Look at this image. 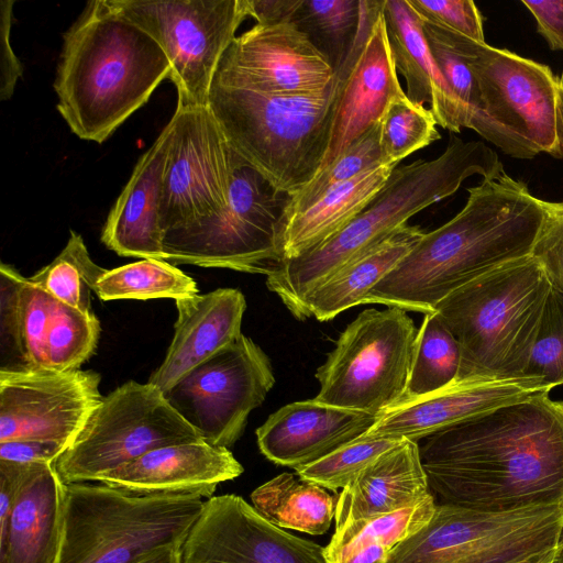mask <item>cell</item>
I'll use <instances>...</instances> for the list:
<instances>
[{
	"mask_svg": "<svg viewBox=\"0 0 563 563\" xmlns=\"http://www.w3.org/2000/svg\"><path fill=\"white\" fill-rule=\"evenodd\" d=\"M252 506L271 523L312 536L325 533L335 515L325 488L282 473L251 494Z\"/></svg>",
	"mask_w": 563,
	"mask_h": 563,
	"instance_id": "30",
	"label": "cell"
},
{
	"mask_svg": "<svg viewBox=\"0 0 563 563\" xmlns=\"http://www.w3.org/2000/svg\"><path fill=\"white\" fill-rule=\"evenodd\" d=\"M430 109L413 103L406 93L394 98L379 120L383 165L398 166L413 152L441 139Z\"/></svg>",
	"mask_w": 563,
	"mask_h": 563,
	"instance_id": "36",
	"label": "cell"
},
{
	"mask_svg": "<svg viewBox=\"0 0 563 563\" xmlns=\"http://www.w3.org/2000/svg\"><path fill=\"white\" fill-rule=\"evenodd\" d=\"M552 288L532 255L464 285L433 309L461 347L456 380L522 377Z\"/></svg>",
	"mask_w": 563,
	"mask_h": 563,
	"instance_id": "5",
	"label": "cell"
},
{
	"mask_svg": "<svg viewBox=\"0 0 563 563\" xmlns=\"http://www.w3.org/2000/svg\"><path fill=\"white\" fill-rule=\"evenodd\" d=\"M274 383L268 356L242 334L190 371L164 396L202 441L230 449Z\"/></svg>",
	"mask_w": 563,
	"mask_h": 563,
	"instance_id": "14",
	"label": "cell"
},
{
	"mask_svg": "<svg viewBox=\"0 0 563 563\" xmlns=\"http://www.w3.org/2000/svg\"><path fill=\"white\" fill-rule=\"evenodd\" d=\"M563 539V504L487 511L437 504L431 520L394 547L386 563H522Z\"/></svg>",
	"mask_w": 563,
	"mask_h": 563,
	"instance_id": "10",
	"label": "cell"
},
{
	"mask_svg": "<svg viewBox=\"0 0 563 563\" xmlns=\"http://www.w3.org/2000/svg\"><path fill=\"white\" fill-rule=\"evenodd\" d=\"M522 563H563V543L551 553Z\"/></svg>",
	"mask_w": 563,
	"mask_h": 563,
	"instance_id": "51",
	"label": "cell"
},
{
	"mask_svg": "<svg viewBox=\"0 0 563 563\" xmlns=\"http://www.w3.org/2000/svg\"><path fill=\"white\" fill-rule=\"evenodd\" d=\"M206 498L140 495L98 482L66 485L56 563H133L156 548L184 544Z\"/></svg>",
	"mask_w": 563,
	"mask_h": 563,
	"instance_id": "7",
	"label": "cell"
},
{
	"mask_svg": "<svg viewBox=\"0 0 563 563\" xmlns=\"http://www.w3.org/2000/svg\"><path fill=\"white\" fill-rule=\"evenodd\" d=\"M159 44L114 9L93 0L64 34L54 88L74 134L102 143L170 74Z\"/></svg>",
	"mask_w": 563,
	"mask_h": 563,
	"instance_id": "3",
	"label": "cell"
},
{
	"mask_svg": "<svg viewBox=\"0 0 563 563\" xmlns=\"http://www.w3.org/2000/svg\"><path fill=\"white\" fill-rule=\"evenodd\" d=\"M168 137L165 125L139 158L103 225L101 242L120 256L163 260L158 201Z\"/></svg>",
	"mask_w": 563,
	"mask_h": 563,
	"instance_id": "25",
	"label": "cell"
},
{
	"mask_svg": "<svg viewBox=\"0 0 563 563\" xmlns=\"http://www.w3.org/2000/svg\"><path fill=\"white\" fill-rule=\"evenodd\" d=\"M336 101V78L313 95L274 96L212 82L208 108L229 146L278 192L291 196L321 169Z\"/></svg>",
	"mask_w": 563,
	"mask_h": 563,
	"instance_id": "6",
	"label": "cell"
},
{
	"mask_svg": "<svg viewBox=\"0 0 563 563\" xmlns=\"http://www.w3.org/2000/svg\"><path fill=\"white\" fill-rule=\"evenodd\" d=\"M230 147V146H229ZM228 206L163 235V260L173 264L273 274L283 263L278 233L288 195L278 192L231 147Z\"/></svg>",
	"mask_w": 563,
	"mask_h": 563,
	"instance_id": "9",
	"label": "cell"
},
{
	"mask_svg": "<svg viewBox=\"0 0 563 563\" xmlns=\"http://www.w3.org/2000/svg\"><path fill=\"white\" fill-rule=\"evenodd\" d=\"M504 174V165L492 147L451 134L439 157L397 166L346 227L317 247L283 262L267 276L266 285L296 317L313 288L408 223L416 213L455 194L466 178L481 175L493 179Z\"/></svg>",
	"mask_w": 563,
	"mask_h": 563,
	"instance_id": "4",
	"label": "cell"
},
{
	"mask_svg": "<svg viewBox=\"0 0 563 563\" xmlns=\"http://www.w3.org/2000/svg\"><path fill=\"white\" fill-rule=\"evenodd\" d=\"M421 20L485 43L484 18L472 0H407Z\"/></svg>",
	"mask_w": 563,
	"mask_h": 563,
	"instance_id": "42",
	"label": "cell"
},
{
	"mask_svg": "<svg viewBox=\"0 0 563 563\" xmlns=\"http://www.w3.org/2000/svg\"><path fill=\"white\" fill-rule=\"evenodd\" d=\"M335 71L292 22L256 23L235 36L223 53L213 82L274 96L327 90Z\"/></svg>",
	"mask_w": 563,
	"mask_h": 563,
	"instance_id": "17",
	"label": "cell"
},
{
	"mask_svg": "<svg viewBox=\"0 0 563 563\" xmlns=\"http://www.w3.org/2000/svg\"><path fill=\"white\" fill-rule=\"evenodd\" d=\"M166 125L169 137L158 201L163 235L222 211L233 170L229 144L208 106L177 101Z\"/></svg>",
	"mask_w": 563,
	"mask_h": 563,
	"instance_id": "15",
	"label": "cell"
},
{
	"mask_svg": "<svg viewBox=\"0 0 563 563\" xmlns=\"http://www.w3.org/2000/svg\"><path fill=\"white\" fill-rule=\"evenodd\" d=\"M197 441L159 388L130 380L103 397L54 466L66 485L99 482L152 450Z\"/></svg>",
	"mask_w": 563,
	"mask_h": 563,
	"instance_id": "12",
	"label": "cell"
},
{
	"mask_svg": "<svg viewBox=\"0 0 563 563\" xmlns=\"http://www.w3.org/2000/svg\"><path fill=\"white\" fill-rule=\"evenodd\" d=\"M100 330L95 313H85L55 299L46 336L44 368L78 369L95 354Z\"/></svg>",
	"mask_w": 563,
	"mask_h": 563,
	"instance_id": "37",
	"label": "cell"
},
{
	"mask_svg": "<svg viewBox=\"0 0 563 563\" xmlns=\"http://www.w3.org/2000/svg\"><path fill=\"white\" fill-rule=\"evenodd\" d=\"M397 166L378 165L339 185L305 211L280 222L283 262L317 247L346 227L378 194Z\"/></svg>",
	"mask_w": 563,
	"mask_h": 563,
	"instance_id": "29",
	"label": "cell"
},
{
	"mask_svg": "<svg viewBox=\"0 0 563 563\" xmlns=\"http://www.w3.org/2000/svg\"><path fill=\"white\" fill-rule=\"evenodd\" d=\"M178 317L173 340L162 364L148 383L163 393L169 390L190 371L242 335L246 301L236 288L175 300Z\"/></svg>",
	"mask_w": 563,
	"mask_h": 563,
	"instance_id": "23",
	"label": "cell"
},
{
	"mask_svg": "<svg viewBox=\"0 0 563 563\" xmlns=\"http://www.w3.org/2000/svg\"><path fill=\"white\" fill-rule=\"evenodd\" d=\"M523 376L563 386V292L552 285Z\"/></svg>",
	"mask_w": 563,
	"mask_h": 563,
	"instance_id": "41",
	"label": "cell"
},
{
	"mask_svg": "<svg viewBox=\"0 0 563 563\" xmlns=\"http://www.w3.org/2000/svg\"><path fill=\"white\" fill-rule=\"evenodd\" d=\"M95 371L0 369V442L49 440L68 446L103 397Z\"/></svg>",
	"mask_w": 563,
	"mask_h": 563,
	"instance_id": "16",
	"label": "cell"
},
{
	"mask_svg": "<svg viewBox=\"0 0 563 563\" xmlns=\"http://www.w3.org/2000/svg\"><path fill=\"white\" fill-rule=\"evenodd\" d=\"M362 12L354 46L335 73L336 101L331 139L320 172L379 122L394 98L405 93L387 38L383 0H362Z\"/></svg>",
	"mask_w": 563,
	"mask_h": 563,
	"instance_id": "19",
	"label": "cell"
},
{
	"mask_svg": "<svg viewBox=\"0 0 563 563\" xmlns=\"http://www.w3.org/2000/svg\"><path fill=\"white\" fill-rule=\"evenodd\" d=\"M299 0H246L249 16L260 24L290 22Z\"/></svg>",
	"mask_w": 563,
	"mask_h": 563,
	"instance_id": "48",
	"label": "cell"
},
{
	"mask_svg": "<svg viewBox=\"0 0 563 563\" xmlns=\"http://www.w3.org/2000/svg\"><path fill=\"white\" fill-rule=\"evenodd\" d=\"M170 63L177 101L207 106L219 62L249 16L246 0H109Z\"/></svg>",
	"mask_w": 563,
	"mask_h": 563,
	"instance_id": "13",
	"label": "cell"
},
{
	"mask_svg": "<svg viewBox=\"0 0 563 563\" xmlns=\"http://www.w3.org/2000/svg\"><path fill=\"white\" fill-rule=\"evenodd\" d=\"M421 22L431 54L460 103L464 128L473 130L483 110L476 77L464 55L452 41L450 32L430 22L423 20Z\"/></svg>",
	"mask_w": 563,
	"mask_h": 563,
	"instance_id": "39",
	"label": "cell"
},
{
	"mask_svg": "<svg viewBox=\"0 0 563 563\" xmlns=\"http://www.w3.org/2000/svg\"><path fill=\"white\" fill-rule=\"evenodd\" d=\"M401 440L358 438L310 464L296 468V475L302 481L336 492L343 489L364 467Z\"/></svg>",
	"mask_w": 563,
	"mask_h": 563,
	"instance_id": "40",
	"label": "cell"
},
{
	"mask_svg": "<svg viewBox=\"0 0 563 563\" xmlns=\"http://www.w3.org/2000/svg\"><path fill=\"white\" fill-rule=\"evenodd\" d=\"M450 32L473 70L483 110L473 131L506 155L563 159V77L542 63Z\"/></svg>",
	"mask_w": 563,
	"mask_h": 563,
	"instance_id": "8",
	"label": "cell"
},
{
	"mask_svg": "<svg viewBox=\"0 0 563 563\" xmlns=\"http://www.w3.org/2000/svg\"><path fill=\"white\" fill-rule=\"evenodd\" d=\"M533 15L538 33L552 51H563V0H522Z\"/></svg>",
	"mask_w": 563,
	"mask_h": 563,
	"instance_id": "46",
	"label": "cell"
},
{
	"mask_svg": "<svg viewBox=\"0 0 563 563\" xmlns=\"http://www.w3.org/2000/svg\"><path fill=\"white\" fill-rule=\"evenodd\" d=\"M31 463L0 460V539L5 536L9 519Z\"/></svg>",
	"mask_w": 563,
	"mask_h": 563,
	"instance_id": "47",
	"label": "cell"
},
{
	"mask_svg": "<svg viewBox=\"0 0 563 563\" xmlns=\"http://www.w3.org/2000/svg\"><path fill=\"white\" fill-rule=\"evenodd\" d=\"M378 417L314 398L295 401L272 413L256 430L257 444L273 463L296 470L357 440Z\"/></svg>",
	"mask_w": 563,
	"mask_h": 563,
	"instance_id": "21",
	"label": "cell"
},
{
	"mask_svg": "<svg viewBox=\"0 0 563 563\" xmlns=\"http://www.w3.org/2000/svg\"><path fill=\"white\" fill-rule=\"evenodd\" d=\"M429 487L442 501L505 511L563 504V400L497 407L422 439Z\"/></svg>",
	"mask_w": 563,
	"mask_h": 563,
	"instance_id": "1",
	"label": "cell"
},
{
	"mask_svg": "<svg viewBox=\"0 0 563 563\" xmlns=\"http://www.w3.org/2000/svg\"><path fill=\"white\" fill-rule=\"evenodd\" d=\"M390 550L389 547L373 544L358 551L342 563H386Z\"/></svg>",
	"mask_w": 563,
	"mask_h": 563,
	"instance_id": "50",
	"label": "cell"
},
{
	"mask_svg": "<svg viewBox=\"0 0 563 563\" xmlns=\"http://www.w3.org/2000/svg\"><path fill=\"white\" fill-rule=\"evenodd\" d=\"M69 233L62 252L27 279L56 300L92 314L91 291L107 269L92 261L80 234Z\"/></svg>",
	"mask_w": 563,
	"mask_h": 563,
	"instance_id": "35",
	"label": "cell"
},
{
	"mask_svg": "<svg viewBox=\"0 0 563 563\" xmlns=\"http://www.w3.org/2000/svg\"><path fill=\"white\" fill-rule=\"evenodd\" d=\"M435 507L434 497L429 494L411 506L351 522L334 531L324 548V556L328 563H342L373 544L393 549L422 529L431 520Z\"/></svg>",
	"mask_w": 563,
	"mask_h": 563,
	"instance_id": "31",
	"label": "cell"
},
{
	"mask_svg": "<svg viewBox=\"0 0 563 563\" xmlns=\"http://www.w3.org/2000/svg\"><path fill=\"white\" fill-rule=\"evenodd\" d=\"M539 377L464 379L421 396L402 400L383 412L361 438L407 439L428 435L497 407L549 394Z\"/></svg>",
	"mask_w": 563,
	"mask_h": 563,
	"instance_id": "20",
	"label": "cell"
},
{
	"mask_svg": "<svg viewBox=\"0 0 563 563\" xmlns=\"http://www.w3.org/2000/svg\"><path fill=\"white\" fill-rule=\"evenodd\" d=\"M66 484L54 463H31L13 506L0 563H56L65 510Z\"/></svg>",
	"mask_w": 563,
	"mask_h": 563,
	"instance_id": "24",
	"label": "cell"
},
{
	"mask_svg": "<svg viewBox=\"0 0 563 563\" xmlns=\"http://www.w3.org/2000/svg\"><path fill=\"white\" fill-rule=\"evenodd\" d=\"M181 563H328L324 548L271 523L242 497L212 496L190 529Z\"/></svg>",
	"mask_w": 563,
	"mask_h": 563,
	"instance_id": "18",
	"label": "cell"
},
{
	"mask_svg": "<svg viewBox=\"0 0 563 563\" xmlns=\"http://www.w3.org/2000/svg\"><path fill=\"white\" fill-rule=\"evenodd\" d=\"M418 330L407 310L362 311L317 369V401L380 416L405 396Z\"/></svg>",
	"mask_w": 563,
	"mask_h": 563,
	"instance_id": "11",
	"label": "cell"
},
{
	"mask_svg": "<svg viewBox=\"0 0 563 563\" xmlns=\"http://www.w3.org/2000/svg\"><path fill=\"white\" fill-rule=\"evenodd\" d=\"M13 0L0 2V99H10L19 78L23 74V67L14 54L10 44V30L12 20Z\"/></svg>",
	"mask_w": 563,
	"mask_h": 563,
	"instance_id": "44",
	"label": "cell"
},
{
	"mask_svg": "<svg viewBox=\"0 0 563 563\" xmlns=\"http://www.w3.org/2000/svg\"><path fill=\"white\" fill-rule=\"evenodd\" d=\"M242 473L229 449L197 441L152 450L98 483L140 495L201 493L208 499L219 484Z\"/></svg>",
	"mask_w": 563,
	"mask_h": 563,
	"instance_id": "22",
	"label": "cell"
},
{
	"mask_svg": "<svg viewBox=\"0 0 563 563\" xmlns=\"http://www.w3.org/2000/svg\"><path fill=\"white\" fill-rule=\"evenodd\" d=\"M463 209L423 234L362 301L432 312L451 292L511 261L531 255L545 200L504 174L467 188Z\"/></svg>",
	"mask_w": 563,
	"mask_h": 563,
	"instance_id": "2",
	"label": "cell"
},
{
	"mask_svg": "<svg viewBox=\"0 0 563 563\" xmlns=\"http://www.w3.org/2000/svg\"><path fill=\"white\" fill-rule=\"evenodd\" d=\"M423 234L417 225L402 224L313 288L301 301L296 318L328 321L362 305L367 292L397 266Z\"/></svg>",
	"mask_w": 563,
	"mask_h": 563,
	"instance_id": "28",
	"label": "cell"
},
{
	"mask_svg": "<svg viewBox=\"0 0 563 563\" xmlns=\"http://www.w3.org/2000/svg\"><path fill=\"white\" fill-rule=\"evenodd\" d=\"M461 358L459 342L438 313H426L417 333L402 400L426 396L456 382Z\"/></svg>",
	"mask_w": 563,
	"mask_h": 563,
	"instance_id": "34",
	"label": "cell"
},
{
	"mask_svg": "<svg viewBox=\"0 0 563 563\" xmlns=\"http://www.w3.org/2000/svg\"><path fill=\"white\" fill-rule=\"evenodd\" d=\"M383 16L396 70L406 81L407 97L416 104L429 103L441 128L461 132L464 119L460 103L431 54L420 16L407 0H383Z\"/></svg>",
	"mask_w": 563,
	"mask_h": 563,
	"instance_id": "27",
	"label": "cell"
},
{
	"mask_svg": "<svg viewBox=\"0 0 563 563\" xmlns=\"http://www.w3.org/2000/svg\"><path fill=\"white\" fill-rule=\"evenodd\" d=\"M68 448L49 440H13L0 442V460L15 463H55Z\"/></svg>",
	"mask_w": 563,
	"mask_h": 563,
	"instance_id": "45",
	"label": "cell"
},
{
	"mask_svg": "<svg viewBox=\"0 0 563 563\" xmlns=\"http://www.w3.org/2000/svg\"><path fill=\"white\" fill-rule=\"evenodd\" d=\"M531 255L563 292V202L545 201V219Z\"/></svg>",
	"mask_w": 563,
	"mask_h": 563,
	"instance_id": "43",
	"label": "cell"
},
{
	"mask_svg": "<svg viewBox=\"0 0 563 563\" xmlns=\"http://www.w3.org/2000/svg\"><path fill=\"white\" fill-rule=\"evenodd\" d=\"M378 165H382L379 122L351 143L300 190L288 197L282 221L305 211L332 188Z\"/></svg>",
	"mask_w": 563,
	"mask_h": 563,
	"instance_id": "38",
	"label": "cell"
},
{
	"mask_svg": "<svg viewBox=\"0 0 563 563\" xmlns=\"http://www.w3.org/2000/svg\"><path fill=\"white\" fill-rule=\"evenodd\" d=\"M101 300L117 299H180L198 295L196 282L175 265L156 258L107 269L95 290Z\"/></svg>",
	"mask_w": 563,
	"mask_h": 563,
	"instance_id": "33",
	"label": "cell"
},
{
	"mask_svg": "<svg viewBox=\"0 0 563 563\" xmlns=\"http://www.w3.org/2000/svg\"><path fill=\"white\" fill-rule=\"evenodd\" d=\"M362 0H299L295 23L336 73L351 53L362 24Z\"/></svg>",
	"mask_w": 563,
	"mask_h": 563,
	"instance_id": "32",
	"label": "cell"
},
{
	"mask_svg": "<svg viewBox=\"0 0 563 563\" xmlns=\"http://www.w3.org/2000/svg\"><path fill=\"white\" fill-rule=\"evenodd\" d=\"M183 544L163 545L144 554L133 563H181Z\"/></svg>",
	"mask_w": 563,
	"mask_h": 563,
	"instance_id": "49",
	"label": "cell"
},
{
	"mask_svg": "<svg viewBox=\"0 0 563 563\" xmlns=\"http://www.w3.org/2000/svg\"><path fill=\"white\" fill-rule=\"evenodd\" d=\"M431 493L419 443L404 439L342 489L335 505V531L356 520L411 506Z\"/></svg>",
	"mask_w": 563,
	"mask_h": 563,
	"instance_id": "26",
	"label": "cell"
}]
</instances>
